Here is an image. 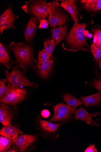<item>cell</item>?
Listing matches in <instances>:
<instances>
[{"instance_id": "6da1fadb", "label": "cell", "mask_w": 101, "mask_h": 152, "mask_svg": "<svg viewBox=\"0 0 101 152\" xmlns=\"http://www.w3.org/2000/svg\"><path fill=\"white\" fill-rule=\"evenodd\" d=\"M9 49L12 50L16 58V66L21 68L26 73L28 69L33 68L36 70L37 61L34 56L33 49L31 45L21 42L16 43L12 42L9 45Z\"/></svg>"}, {"instance_id": "7a4b0ae2", "label": "cell", "mask_w": 101, "mask_h": 152, "mask_svg": "<svg viewBox=\"0 0 101 152\" xmlns=\"http://www.w3.org/2000/svg\"><path fill=\"white\" fill-rule=\"evenodd\" d=\"M87 26L86 23H75L62 44L64 50L74 52L80 50L89 51V46L86 42L87 37L84 34Z\"/></svg>"}, {"instance_id": "3957f363", "label": "cell", "mask_w": 101, "mask_h": 152, "mask_svg": "<svg viewBox=\"0 0 101 152\" xmlns=\"http://www.w3.org/2000/svg\"><path fill=\"white\" fill-rule=\"evenodd\" d=\"M22 9L28 15L33 16L39 20L47 18L49 15L50 3L46 1H31L25 2Z\"/></svg>"}, {"instance_id": "277c9868", "label": "cell", "mask_w": 101, "mask_h": 152, "mask_svg": "<svg viewBox=\"0 0 101 152\" xmlns=\"http://www.w3.org/2000/svg\"><path fill=\"white\" fill-rule=\"evenodd\" d=\"M18 68L16 66L12 67L11 72L5 70L6 77L3 80L5 83L8 82V87L26 86L37 88L38 85L36 83L29 80Z\"/></svg>"}, {"instance_id": "5b68a950", "label": "cell", "mask_w": 101, "mask_h": 152, "mask_svg": "<svg viewBox=\"0 0 101 152\" xmlns=\"http://www.w3.org/2000/svg\"><path fill=\"white\" fill-rule=\"evenodd\" d=\"M48 20L51 26L61 27L65 24L67 20L65 14L60 9L58 1L50 2Z\"/></svg>"}, {"instance_id": "8992f818", "label": "cell", "mask_w": 101, "mask_h": 152, "mask_svg": "<svg viewBox=\"0 0 101 152\" xmlns=\"http://www.w3.org/2000/svg\"><path fill=\"white\" fill-rule=\"evenodd\" d=\"M9 87L8 91L0 98L1 102L15 106L25 99L27 91L25 89L20 87Z\"/></svg>"}, {"instance_id": "52a82bcc", "label": "cell", "mask_w": 101, "mask_h": 152, "mask_svg": "<svg viewBox=\"0 0 101 152\" xmlns=\"http://www.w3.org/2000/svg\"><path fill=\"white\" fill-rule=\"evenodd\" d=\"M52 107L54 114L49 120V121H65L71 117V114L74 112L76 107H71L62 103L57 104Z\"/></svg>"}, {"instance_id": "ba28073f", "label": "cell", "mask_w": 101, "mask_h": 152, "mask_svg": "<svg viewBox=\"0 0 101 152\" xmlns=\"http://www.w3.org/2000/svg\"><path fill=\"white\" fill-rule=\"evenodd\" d=\"M18 16L13 12L11 6L5 10L0 16V32L1 35L4 30L15 28L14 23Z\"/></svg>"}, {"instance_id": "9c48e42d", "label": "cell", "mask_w": 101, "mask_h": 152, "mask_svg": "<svg viewBox=\"0 0 101 152\" xmlns=\"http://www.w3.org/2000/svg\"><path fill=\"white\" fill-rule=\"evenodd\" d=\"M36 140V136L33 135H22L15 140V148L17 151L23 152L31 149L32 147Z\"/></svg>"}, {"instance_id": "30bf717a", "label": "cell", "mask_w": 101, "mask_h": 152, "mask_svg": "<svg viewBox=\"0 0 101 152\" xmlns=\"http://www.w3.org/2000/svg\"><path fill=\"white\" fill-rule=\"evenodd\" d=\"M36 124L38 130L44 136L45 134L56 132L62 125V123L56 124L45 121L42 120L38 115L36 117Z\"/></svg>"}, {"instance_id": "8fae6325", "label": "cell", "mask_w": 101, "mask_h": 152, "mask_svg": "<svg viewBox=\"0 0 101 152\" xmlns=\"http://www.w3.org/2000/svg\"><path fill=\"white\" fill-rule=\"evenodd\" d=\"M23 134V132L17 126H13L11 123L2 128L0 131V134L9 138L12 140V144H15V140L18 137L19 134Z\"/></svg>"}, {"instance_id": "7c38bea8", "label": "cell", "mask_w": 101, "mask_h": 152, "mask_svg": "<svg viewBox=\"0 0 101 152\" xmlns=\"http://www.w3.org/2000/svg\"><path fill=\"white\" fill-rule=\"evenodd\" d=\"M0 106V122L4 126L11 123L14 116V110L6 104L1 102Z\"/></svg>"}, {"instance_id": "4fadbf2b", "label": "cell", "mask_w": 101, "mask_h": 152, "mask_svg": "<svg viewBox=\"0 0 101 152\" xmlns=\"http://www.w3.org/2000/svg\"><path fill=\"white\" fill-rule=\"evenodd\" d=\"M38 20L36 17L31 18L27 23L24 31L25 40L30 43L32 39L34 36L37 29Z\"/></svg>"}, {"instance_id": "5bb4252c", "label": "cell", "mask_w": 101, "mask_h": 152, "mask_svg": "<svg viewBox=\"0 0 101 152\" xmlns=\"http://www.w3.org/2000/svg\"><path fill=\"white\" fill-rule=\"evenodd\" d=\"M74 113L75 118L83 121L94 126L96 125L98 126L96 122L92 120V118L97 115H101V113L96 112L94 113L90 114L82 107L75 110Z\"/></svg>"}, {"instance_id": "9a60e30c", "label": "cell", "mask_w": 101, "mask_h": 152, "mask_svg": "<svg viewBox=\"0 0 101 152\" xmlns=\"http://www.w3.org/2000/svg\"><path fill=\"white\" fill-rule=\"evenodd\" d=\"M60 6L68 11L75 23H78V12L74 0H65L62 1L60 4Z\"/></svg>"}, {"instance_id": "2e32d148", "label": "cell", "mask_w": 101, "mask_h": 152, "mask_svg": "<svg viewBox=\"0 0 101 152\" xmlns=\"http://www.w3.org/2000/svg\"><path fill=\"white\" fill-rule=\"evenodd\" d=\"M67 30V25L59 28L54 27L51 30L55 46H56L63 39Z\"/></svg>"}, {"instance_id": "e0dca14e", "label": "cell", "mask_w": 101, "mask_h": 152, "mask_svg": "<svg viewBox=\"0 0 101 152\" xmlns=\"http://www.w3.org/2000/svg\"><path fill=\"white\" fill-rule=\"evenodd\" d=\"M13 62L10 56L8 50L1 42L0 43V63L8 69H10Z\"/></svg>"}, {"instance_id": "ac0fdd59", "label": "cell", "mask_w": 101, "mask_h": 152, "mask_svg": "<svg viewBox=\"0 0 101 152\" xmlns=\"http://www.w3.org/2000/svg\"><path fill=\"white\" fill-rule=\"evenodd\" d=\"M82 100L85 107H91L97 106L101 103V94L98 92L94 94L85 97H81Z\"/></svg>"}, {"instance_id": "d6986e66", "label": "cell", "mask_w": 101, "mask_h": 152, "mask_svg": "<svg viewBox=\"0 0 101 152\" xmlns=\"http://www.w3.org/2000/svg\"><path fill=\"white\" fill-rule=\"evenodd\" d=\"M53 63V60L49 59L40 66L37 65L36 70L42 77L47 78Z\"/></svg>"}, {"instance_id": "ffe728a7", "label": "cell", "mask_w": 101, "mask_h": 152, "mask_svg": "<svg viewBox=\"0 0 101 152\" xmlns=\"http://www.w3.org/2000/svg\"><path fill=\"white\" fill-rule=\"evenodd\" d=\"M63 101L68 105L77 107L83 103L74 96L68 94H65L63 96Z\"/></svg>"}, {"instance_id": "44dd1931", "label": "cell", "mask_w": 101, "mask_h": 152, "mask_svg": "<svg viewBox=\"0 0 101 152\" xmlns=\"http://www.w3.org/2000/svg\"><path fill=\"white\" fill-rule=\"evenodd\" d=\"M84 7L90 11L95 12L101 10V0H93L92 2L85 4Z\"/></svg>"}, {"instance_id": "7402d4cb", "label": "cell", "mask_w": 101, "mask_h": 152, "mask_svg": "<svg viewBox=\"0 0 101 152\" xmlns=\"http://www.w3.org/2000/svg\"><path fill=\"white\" fill-rule=\"evenodd\" d=\"M12 140L9 138L1 135L0 136V152H7L12 143Z\"/></svg>"}, {"instance_id": "603a6c76", "label": "cell", "mask_w": 101, "mask_h": 152, "mask_svg": "<svg viewBox=\"0 0 101 152\" xmlns=\"http://www.w3.org/2000/svg\"><path fill=\"white\" fill-rule=\"evenodd\" d=\"M44 50L47 53L49 59L52 57L55 46L53 39H48L44 43Z\"/></svg>"}, {"instance_id": "cb8c5ba5", "label": "cell", "mask_w": 101, "mask_h": 152, "mask_svg": "<svg viewBox=\"0 0 101 152\" xmlns=\"http://www.w3.org/2000/svg\"><path fill=\"white\" fill-rule=\"evenodd\" d=\"M38 53L37 66L41 65L49 59L48 55L44 49L39 51Z\"/></svg>"}, {"instance_id": "d4e9b609", "label": "cell", "mask_w": 101, "mask_h": 152, "mask_svg": "<svg viewBox=\"0 0 101 152\" xmlns=\"http://www.w3.org/2000/svg\"><path fill=\"white\" fill-rule=\"evenodd\" d=\"M90 50L96 61L101 58V49L100 48L92 43L90 47Z\"/></svg>"}, {"instance_id": "484cf974", "label": "cell", "mask_w": 101, "mask_h": 152, "mask_svg": "<svg viewBox=\"0 0 101 152\" xmlns=\"http://www.w3.org/2000/svg\"><path fill=\"white\" fill-rule=\"evenodd\" d=\"M10 87H7L5 83L3 80H0V98L3 96L8 91Z\"/></svg>"}, {"instance_id": "4316f807", "label": "cell", "mask_w": 101, "mask_h": 152, "mask_svg": "<svg viewBox=\"0 0 101 152\" xmlns=\"http://www.w3.org/2000/svg\"><path fill=\"white\" fill-rule=\"evenodd\" d=\"M40 22L39 28L46 29L48 26L49 22L45 18L39 20Z\"/></svg>"}, {"instance_id": "83f0119b", "label": "cell", "mask_w": 101, "mask_h": 152, "mask_svg": "<svg viewBox=\"0 0 101 152\" xmlns=\"http://www.w3.org/2000/svg\"><path fill=\"white\" fill-rule=\"evenodd\" d=\"M93 31L94 34L97 35L98 37V42L95 45L100 48L101 43V30L97 29L93 30Z\"/></svg>"}, {"instance_id": "f1b7e54d", "label": "cell", "mask_w": 101, "mask_h": 152, "mask_svg": "<svg viewBox=\"0 0 101 152\" xmlns=\"http://www.w3.org/2000/svg\"><path fill=\"white\" fill-rule=\"evenodd\" d=\"M93 86L94 88L101 92V77L99 80H94L93 82Z\"/></svg>"}, {"instance_id": "f546056e", "label": "cell", "mask_w": 101, "mask_h": 152, "mask_svg": "<svg viewBox=\"0 0 101 152\" xmlns=\"http://www.w3.org/2000/svg\"><path fill=\"white\" fill-rule=\"evenodd\" d=\"M41 114L43 118H47L50 116V113L48 110L44 109L42 110Z\"/></svg>"}, {"instance_id": "4dcf8cb0", "label": "cell", "mask_w": 101, "mask_h": 152, "mask_svg": "<svg viewBox=\"0 0 101 152\" xmlns=\"http://www.w3.org/2000/svg\"><path fill=\"white\" fill-rule=\"evenodd\" d=\"M85 152H97V150L94 144H92L88 147L84 151Z\"/></svg>"}, {"instance_id": "1f68e13d", "label": "cell", "mask_w": 101, "mask_h": 152, "mask_svg": "<svg viewBox=\"0 0 101 152\" xmlns=\"http://www.w3.org/2000/svg\"><path fill=\"white\" fill-rule=\"evenodd\" d=\"M93 41V44L95 45H96L98 42V37L97 35H94Z\"/></svg>"}, {"instance_id": "d6a6232c", "label": "cell", "mask_w": 101, "mask_h": 152, "mask_svg": "<svg viewBox=\"0 0 101 152\" xmlns=\"http://www.w3.org/2000/svg\"><path fill=\"white\" fill-rule=\"evenodd\" d=\"M92 1L93 0H82V1H81V2L82 4H86Z\"/></svg>"}, {"instance_id": "836d02e7", "label": "cell", "mask_w": 101, "mask_h": 152, "mask_svg": "<svg viewBox=\"0 0 101 152\" xmlns=\"http://www.w3.org/2000/svg\"><path fill=\"white\" fill-rule=\"evenodd\" d=\"M89 34V32L88 31L85 30L84 34L86 37H88Z\"/></svg>"}, {"instance_id": "e575fe53", "label": "cell", "mask_w": 101, "mask_h": 152, "mask_svg": "<svg viewBox=\"0 0 101 152\" xmlns=\"http://www.w3.org/2000/svg\"><path fill=\"white\" fill-rule=\"evenodd\" d=\"M96 61L99 67L101 69V58L99 59Z\"/></svg>"}, {"instance_id": "d590c367", "label": "cell", "mask_w": 101, "mask_h": 152, "mask_svg": "<svg viewBox=\"0 0 101 152\" xmlns=\"http://www.w3.org/2000/svg\"><path fill=\"white\" fill-rule=\"evenodd\" d=\"M17 150L16 149L13 148L12 149H11L7 151V152H17Z\"/></svg>"}, {"instance_id": "8d00e7d4", "label": "cell", "mask_w": 101, "mask_h": 152, "mask_svg": "<svg viewBox=\"0 0 101 152\" xmlns=\"http://www.w3.org/2000/svg\"><path fill=\"white\" fill-rule=\"evenodd\" d=\"M92 35L91 34H89L88 37L89 38H91L92 37Z\"/></svg>"}, {"instance_id": "74e56055", "label": "cell", "mask_w": 101, "mask_h": 152, "mask_svg": "<svg viewBox=\"0 0 101 152\" xmlns=\"http://www.w3.org/2000/svg\"><path fill=\"white\" fill-rule=\"evenodd\" d=\"M100 49H101V43L100 44Z\"/></svg>"}, {"instance_id": "f35d334b", "label": "cell", "mask_w": 101, "mask_h": 152, "mask_svg": "<svg viewBox=\"0 0 101 152\" xmlns=\"http://www.w3.org/2000/svg\"></svg>"}]
</instances>
